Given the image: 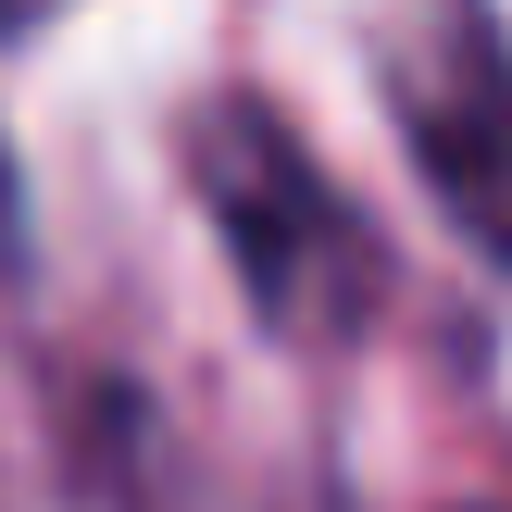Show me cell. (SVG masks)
<instances>
[{
    "instance_id": "cell-1",
    "label": "cell",
    "mask_w": 512,
    "mask_h": 512,
    "mask_svg": "<svg viewBox=\"0 0 512 512\" xmlns=\"http://www.w3.org/2000/svg\"><path fill=\"white\" fill-rule=\"evenodd\" d=\"M188 188L200 213H213L225 263H238L250 313L275 325V338H350V325L375 313V250L363 225H350V200L313 175V150L288 138L275 113H250V100H200L188 113Z\"/></svg>"
},
{
    "instance_id": "cell-2",
    "label": "cell",
    "mask_w": 512,
    "mask_h": 512,
    "mask_svg": "<svg viewBox=\"0 0 512 512\" xmlns=\"http://www.w3.org/2000/svg\"><path fill=\"white\" fill-rule=\"evenodd\" d=\"M413 175L438 188V213L463 225L488 263H512V38L488 0H425L388 50H375Z\"/></svg>"
},
{
    "instance_id": "cell-3",
    "label": "cell",
    "mask_w": 512,
    "mask_h": 512,
    "mask_svg": "<svg viewBox=\"0 0 512 512\" xmlns=\"http://www.w3.org/2000/svg\"><path fill=\"white\" fill-rule=\"evenodd\" d=\"M50 13H63V0H0V38H38Z\"/></svg>"
},
{
    "instance_id": "cell-4",
    "label": "cell",
    "mask_w": 512,
    "mask_h": 512,
    "mask_svg": "<svg viewBox=\"0 0 512 512\" xmlns=\"http://www.w3.org/2000/svg\"><path fill=\"white\" fill-rule=\"evenodd\" d=\"M0 238H13V200H0Z\"/></svg>"
}]
</instances>
